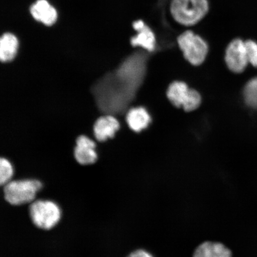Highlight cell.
<instances>
[{
	"label": "cell",
	"mask_w": 257,
	"mask_h": 257,
	"mask_svg": "<svg viewBox=\"0 0 257 257\" xmlns=\"http://www.w3.org/2000/svg\"><path fill=\"white\" fill-rule=\"evenodd\" d=\"M170 12L178 24L189 27L200 22L209 11L208 0H172Z\"/></svg>",
	"instance_id": "1"
},
{
	"label": "cell",
	"mask_w": 257,
	"mask_h": 257,
	"mask_svg": "<svg viewBox=\"0 0 257 257\" xmlns=\"http://www.w3.org/2000/svg\"><path fill=\"white\" fill-rule=\"evenodd\" d=\"M43 185L35 179L11 181L5 186V198L9 204L21 205L32 203Z\"/></svg>",
	"instance_id": "2"
},
{
	"label": "cell",
	"mask_w": 257,
	"mask_h": 257,
	"mask_svg": "<svg viewBox=\"0 0 257 257\" xmlns=\"http://www.w3.org/2000/svg\"><path fill=\"white\" fill-rule=\"evenodd\" d=\"M32 222L40 229L50 230L55 227L62 216L61 209L56 202L49 200L32 202L30 207Z\"/></svg>",
	"instance_id": "3"
},
{
	"label": "cell",
	"mask_w": 257,
	"mask_h": 257,
	"mask_svg": "<svg viewBox=\"0 0 257 257\" xmlns=\"http://www.w3.org/2000/svg\"><path fill=\"white\" fill-rule=\"evenodd\" d=\"M178 43L186 60L192 65L199 66L204 62L208 46L199 35L191 31H185L178 37Z\"/></svg>",
	"instance_id": "4"
},
{
	"label": "cell",
	"mask_w": 257,
	"mask_h": 257,
	"mask_svg": "<svg viewBox=\"0 0 257 257\" xmlns=\"http://www.w3.org/2000/svg\"><path fill=\"white\" fill-rule=\"evenodd\" d=\"M167 96L170 101L176 107H181L186 111L197 109L201 102V95L193 89H189L183 82H173L169 86Z\"/></svg>",
	"instance_id": "5"
},
{
	"label": "cell",
	"mask_w": 257,
	"mask_h": 257,
	"mask_svg": "<svg viewBox=\"0 0 257 257\" xmlns=\"http://www.w3.org/2000/svg\"><path fill=\"white\" fill-rule=\"evenodd\" d=\"M225 61L231 71L242 72L248 63L245 42L240 39L231 42L227 47Z\"/></svg>",
	"instance_id": "6"
},
{
	"label": "cell",
	"mask_w": 257,
	"mask_h": 257,
	"mask_svg": "<svg viewBox=\"0 0 257 257\" xmlns=\"http://www.w3.org/2000/svg\"><path fill=\"white\" fill-rule=\"evenodd\" d=\"M95 149L96 144L94 141L88 137L81 136L76 140L74 156L77 162L80 165H92L98 159Z\"/></svg>",
	"instance_id": "7"
},
{
	"label": "cell",
	"mask_w": 257,
	"mask_h": 257,
	"mask_svg": "<svg viewBox=\"0 0 257 257\" xmlns=\"http://www.w3.org/2000/svg\"><path fill=\"white\" fill-rule=\"evenodd\" d=\"M119 127V123L112 115H107L99 117L95 121L94 126L96 139L99 142H103L109 138H113Z\"/></svg>",
	"instance_id": "8"
},
{
	"label": "cell",
	"mask_w": 257,
	"mask_h": 257,
	"mask_svg": "<svg viewBox=\"0 0 257 257\" xmlns=\"http://www.w3.org/2000/svg\"><path fill=\"white\" fill-rule=\"evenodd\" d=\"M30 11L35 20L47 26L53 25L57 21V11L47 0H38L31 6Z\"/></svg>",
	"instance_id": "9"
},
{
	"label": "cell",
	"mask_w": 257,
	"mask_h": 257,
	"mask_svg": "<svg viewBox=\"0 0 257 257\" xmlns=\"http://www.w3.org/2000/svg\"><path fill=\"white\" fill-rule=\"evenodd\" d=\"M192 257H232V252L222 243L208 240L195 248Z\"/></svg>",
	"instance_id": "10"
},
{
	"label": "cell",
	"mask_w": 257,
	"mask_h": 257,
	"mask_svg": "<svg viewBox=\"0 0 257 257\" xmlns=\"http://www.w3.org/2000/svg\"><path fill=\"white\" fill-rule=\"evenodd\" d=\"M137 32L136 37L132 38L131 44L134 47H142L148 51H153L156 46L155 35L151 29L142 21H138L134 25Z\"/></svg>",
	"instance_id": "11"
},
{
	"label": "cell",
	"mask_w": 257,
	"mask_h": 257,
	"mask_svg": "<svg viewBox=\"0 0 257 257\" xmlns=\"http://www.w3.org/2000/svg\"><path fill=\"white\" fill-rule=\"evenodd\" d=\"M19 41L15 35L6 33L0 37V62H11L18 53Z\"/></svg>",
	"instance_id": "12"
},
{
	"label": "cell",
	"mask_w": 257,
	"mask_h": 257,
	"mask_svg": "<svg viewBox=\"0 0 257 257\" xmlns=\"http://www.w3.org/2000/svg\"><path fill=\"white\" fill-rule=\"evenodd\" d=\"M126 121L131 130L139 133L149 126L151 117L144 108H133L128 111Z\"/></svg>",
	"instance_id": "13"
},
{
	"label": "cell",
	"mask_w": 257,
	"mask_h": 257,
	"mask_svg": "<svg viewBox=\"0 0 257 257\" xmlns=\"http://www.w3.org/2000/svg\"><path fill=\"white\" fill-rule=\"evenodd\" d=\"M243 97L247 105L257 109V77L247 82L243 89Z\"/></svg>",
	"instance_id": "14"
},
{
	"label": "cell",
	"mask_w": 257,
	"mask_h": 257,
	"mask_svg": "<svg viewBox=\"0 0 257 257\" xmlns=\"http://www.w3.org/2000/svg\"><path fill=\"white\" fill-rule=\"evenodd\" d=\"M14 169L8 159L0 157V186H5L12 181Z\"/></svg>",
	"instance_id": "15"
},
{
	"label": "cell",
	"mask_w": 257,
	"mask_h": 257,
	"mask_svg": "<svg viewBox=\"0 0 257 257\" xmlns=\"http://www.w3.org/2000/svg\"><path fill=\"white\" fill-rule=\"evenodd\" d=\"M248 63L257 67V43L252 40L245 42Z\"/></svg>",
	"instance_id": "16"
},
{
	"label": "cell",
	"mask_w": 257,
	"mask_h": 257,
	"mask_svg": "<svg viewBox=\"0 0 257 257\" xmlns=\"http://www.w3.org/2000/svg\"><path fill=\"white\" fill-rule=\"evenodd\" d=\"M126 257H154L152 253L147 250L139 248L135 249L133 252L128 253Z\"/></svg>",
	"instance_id": "17"
}]
</instances>
